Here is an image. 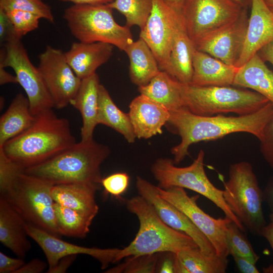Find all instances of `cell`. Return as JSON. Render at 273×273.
<instances>
[{
	"instance_id": "obj_1",
	"label": "cell",
	"mask_w": 273,
	"mask_h": 273,
	"mask_svg": "<svg viewBox=\"0 0 273 273\" xmlns=\"http://www.w3.org/2000/svg\"><path fill=\"white\" fill-rule=\"evenodd\" d=\"M170 113L168 123L175 128L181 138L180 143L171 150L176 164L189 155L190 147L199 142L212 141L237 132L252 134L260 141L273 116V104L269 102L254 113L238 116H201L185 107Z\"/></svg>"
},
{
	"instance_id": "obj_2",
	"label": "cell",
	"mask_w": 273,
	"mask_h": 273,
	"mask_svg": "<svg viewBox=\"0 0 273 273\" xmlns=\"http://www.w3.org/2000/svg\"><path fill=\"white\" fill-rule=\"evenodd\" d=\"M68 120L52 109L35 116L33 124L0 147L24 169L41 163L76 143Z\"/></svg>"
},
{
	"instance_id": "obj_3",
	"label": "cell",
	"mask_w": 273,
	"mask_h": 273,
	"mask_svg": "<svg viewBox=\"0 0 273 273\" xmlns=\"http://www.w3.org/2000/svg\"><path fill=\"white\" fill-rule=\"evenodd\" d=\"M108 146L93 140L76 143L24 172L53 185L87 183L101 185V166L109 155Z\"/></svg>"
},
{
	"instance_id": "obj_4",
	"label": "cell",
	"mask_w": 273,
	"mask_h": 273,
	"mask_svg": "<svg viewBox=\"0 0 273 273\" xmlns=\"http://www.w3.org/2000/svg\"><path fill=\"white\" fill-rule=\"evenodd\" d=\"M126 206L129 212L137 216L139 229L130 243L120 249L115 262L131 256L166 251L177 253L186 248L198 247L188 235L167 225L153 206L141 196L127 200Z\"/></svg>"
},
{
	"instance_id": "obj_5",
	"label": "cell",
	"mask_w": 273,
	"mask_h": 273,
	"mask_svg": "<svg viewBox=\"0 0 273 273\" xmlns=\"http://www.w3.org/2000/svg\"><path fill=\"white\" fill-rule=\"evenodd\" d=\"M183 107L201 116L254 113L269 102L251 90L231 86H197L181 83Z\"/></svg>"
},
{
	"instance_id": "obj_6",
	"label": "cell",
	"mask_w": 273,
	"mask_h": 273,
	"mask_svg": "<svg viewBox=\"0 0 273 273\" xmlns=\"http://www.w3.org/2000/svg\"><path fill=\"white\" fill-rule=\"evenodd\" d=\"M53 185L48 181L23 172L1 197L27 223L61 238L55 213V202L51 195Z\"/></svg>"
},
{
	"instance_id": "obj_7",
	"label": "cell",
	"mask_w": 273,
	"mask_h": 273,
	"mask_svg": "<svg viewBox=\"0 0 273 273\" xmlns=\"http://www.w3.org/2000/svg\"><path fill=\"white\" fill-rule=\"evenodd\" d=\"M107 5H75L67 8L63 18L72 35L83 43L102 42L125 51L133 42L130 28L115 20Z\"/></svg>"
},
{
	"instance_id": "obj_8",
	"label": "cell",
	"mask_w": 273,
	"mask_h": 273,
	"mask_svg": "<svg viewBox=\"0 0 273 273\" xmlns=\"http://www.w3.org/2000/svg\"><path fill=\"white\" fill-rule=\"evenodd\" d=\"M222 182L223 197L232 211L246 229L261 236L266 224L263 195L251 163L241 161L231 165L229 179Z\"/></svg>"
},
{
	"instance_id": "obj_9",
	"label": "cell",
	"mask_w": 273,
	"mask_h": 273,
	"mask_svg": "<svg viewBox=\"0 0 273 273\" xmlns=\"http://www.w3.org/2000/svg\"><path fill=\"white\" fill-rule=\"evenodd\" d=\"M205 153L200 150L190 165L180 167L173 160L165 158L157 159L151 171L158 186L162 189L177 187L193 191L206 197L230 218L244 232L246 228L232 211L223 197V191L216 188L209 179L204 167Z\"/></svg>"
},
{
	"instance_id": "obj_10",
	"label": "cell",
	"mask_w": 273,
	"mask_h": 273,
	"mask_svg": "<svg viewBox=\"0 0 273 273\" xmlns=\"http://www.w3.org/2000/svg\"><path fill=\"white\" fill-rule=\"evenodd\" d=\"M0 65L14 71L18 83L26 94L33 116L54 108L43 78L37 67L30 60L20 39L15 38L5 43L4 48L1 50Z\"/></svg>"
},
{
	"instance_id": "obj_11",
	"label": "cell",
	"mask_w": 273,
	"mask_h": 273,
	"mask_svg": "<svg viewBox=\"0 0 273 273\" xmlns=\"http://www.w3.org/2000/svg\"><path fill=\"white\" fill-rule=\"evenodd\" d=\"M244 9L234 0H185L181 14L185 30L195 46L235 21Z\"/></svg>"
},
{
	"instance_id": "obj_12",
	"label": "cell",
	"mask_w": 273,
	"mask_h": 273,
	"mask_svg": "<svg viewBox=\"0 0 273 273\" xmlns=\"http://www.w3.org/2000/svg\"><path fill=\"white\" fill-rule=\"evenodd\" d=\"M182 22L181 11L170 7L162 0H153L151 13L140 33V37L152 51L161 71L169 75L174 36Z\"/></svg>"
},
{
	"instance_id": "obj_13",
	"label": "cell",
	"mask_w": 273,
	"mask_h": 273,
	"mask_svg": "<svg viewBox=\"0 0 273 273\" xmlns=\"http://www.w3.org/2000/svg\"><path fill=\"white\" fill-rule=\"evenodd\" d=\"M159 195L183 212L208 239L214 247L217 256L227 259L229 255L226 239L228 224L232 221L225 216L215 218L205 212L197 204L198 195L190 197L185 189L173 187L162 189L157 186Z\"/></svg>"
},
{
	"instance_id": "obj_14",
	"label": "cell",
	"mask_w": 273,
	"mask_h": 273,
	"mask_svg": "<svg viewBox=\"0 0 273 273\" xmlns=\"http://www.w3.org/2000/svg\"><path fill=\"white\" fill-rule=\"evenodd\" d=\"M37 68L51 96L54 108L62 109L70 104L81 79L67 62L64 53L47 46L39 56Z\"/></svg>"
},
{
	"instance_id": "obj_15",
	"label": "cell",
	"mask_w": 273,
	"mask_h": 273,
	"mask_svg": "<svg viewBox=\"0 0 273 273\" xmlns=\"http://www.w3.org/2000/svg\"><path fill=\"white\" fill-rule=\"evenodd\" d=\"M136 188L139 195L153 206L160 218L167 225L190 237L205 255L217 256L214 247L206 236L183 212L160 196L156 186L137 176Z\"/></svg>"
},
{
	"instance_id": "obj_16",
	"label": "cell",
	"mask_w": 273,
	"mask_h": 273,
	"mask_svg": "<svg viewBox=\"0 0 273 273\" xmlns=\"http://www.w3.org/2000/svg\"><path fill=\"white\" fill-rule=\"evenodd\" d=\"M25 229L28 237L40 246L47 259L48 270L53 269L63 257L72 255L85 254L97 259L101 268H106L111 263H115L120 249L86 247L64 241L43 230L26 222Z\"/></svg>"
},
{
	"instance_id": "obj_17",
	"label": "cell",
	"mask_w": 273,
	"mask_h": 273,
	"mask_svg": "<svg viewBox=\"0 0 273 273\" xmlns=\"http://www.w3.org/2000/svg\"><path fill=\"white\" fill-rule=\"evenodd\" d=\"M248 19L247 9H244L235 21L196 43V49L235 66L244 46Z\"/></svg>"
},
{
	"instance_id": "obj_18",
	"label": "cell",
	"mask_w": 273,
	"mask_h": 273,
	"mask_svg": "<svg viewBox=\"0 0 273 273\" xmlns=\"http://www.w3.org/2000/svg\"><path fill=\"white\" fill-rule=\"evenodd\" d=\"M244 46L235 66L240 67L273 40V12L264 0H252Z\"/></svg>"
},
{
	"instance_id": "obj_19",
	"label": "cell",
	"mask_w": 273,
	"mask_h": 273,
	"mask_svg": "<svg viewBox=\"0 0 273 273\" xmlns=\"http://www.w3.org/2000/svg\"><path fill=\"white\" fill-rule=\"evenodd\" d=\"M128 112L136 138L148 139L162 133L170 113L164 106L148 97L140 94L129 106Z\"/></svg>"
},
{
	"instance_id": "obj_20",
	"label": "cell",
	"mask_w": 273,
	"mask_h": 273,
	"mask_svg": "<svg viewBox=\"0 0 273 273\" xmlns=\"http://www.w3.org/2000/svg\"><path fill=\"white\" fill-rule=\"evenodd\" d=\"M114 46L105 42L72 43L65 52L66 60L76 75L81 79L96 73L112 55Z\"/></svg>"
},
{
	"instance_id": "obj_21",
	"label": "cell",
	"mask_w": 273,
	"mask_h": 273,
	"mask_svg": "<svg viewBox=\"0 0 273 273\" xmlns=\"http://www.w3.org/2000/svg\"><path fill=\"white\" fill-rule=\"evenodd\" d=\"M238 68L195 49L192 77L189 84L197 86L233 85Z\"/></svg>"
},
{
	"instance_id": "obj_22",
	"label": "cell",
	"mask_w": 273,
	"mask_h": 273,
	"mask_svg": "<svg viewBox=\"0 0 273 273\" xmlns=\"http://www.w3.org/2000/svg\"><path fill=\"white\" fill-rule=\"evenodd\" d=\"M101 83L95 73L81 79L79 89L70 104L80 113L82 124L81 141L93 140L94 130L98 122L99 89Z\"/></svg>"
},
{
	"instance_id": "obj_23",
	"label": "cell",
	"mask_w": 273,
	"mask_h": 273,
	"mask_svg": "<svg viewBox=\"0 0 273 273\" xmlns=\"http://www.w3.org/2000/svg\"><path fill=\"white\" fill-rule=\"evenodd\" d=\"M100 185L87 183L54 185L51 195L55 202L95 218L99 207L95 194Z\"/></svg>"
},
{
	"instance_id": "obj_24",
	"label": "cell",
	"mask_w": 273,
	"mask_h": 273,
	"mask_svg": "<svg viewBox=\"0 0 273 273\" xmlns=\"http://www.w3.org/2000/svg\"><path fill=\"white\" fill-rule=\"evenodd\" d=\"M26 222L2 197H0V241L18 257L24 258L31 245Z\"/></svg>"
},
{
	"instance_id": "obj_25",
	"label": "cell",
	"mask_w": 273,
	"mask_h": 273,
	"mask_svg": "<svg viewBox=\"0 0 273 273\" xmlns=\"http://www.w3.org/2000/svg\"><path fill=\"white\" fill-rule=\"evenodd\" d=\"M258 55L239 67L233 86L250 88L273 104V72Z\"/></svg>"
},
{
	"instance_id": "obj_26",
	"label": "cell",
	"mask_w": 273,
	"mask_h": 273,
	"mask_svg": "<svg viewBox=\"0 0 273 273\" xmlns=\"http://www.w3.org/2000/svg\"><path fill=\"white\" fill-rule=\"evenodd\" d=\"M124 52L129 60L130 79L138 87L148 84L161 71L155 57L142 38L133 41Z\"/></svg>"
},
{
	"instance_id": "obj_27",
	"label": "cell",
	"mask_w": 273,
	"mask_h": 273,
	"mask_svg": "<svg viewBox=\"0 0 273 273\" xmlns=\"http://www.w3.org/2000/svg\"><path fill=\"white\" fill-rule=\"evenodd\" d=\"M35 120L27 97L17 94L0 118V147L28 129Z\"/></svg>"
},
{
	"instance_id": "obj_28",
	"label": "cell",
	"mask_w": 273,
	"mask_h": 273,
	"mask_svg": "<svg viewBox=\"0 0 273 273\" xmlns=\"http://www.w3.org/2000/svg\"><path fill=\"white\" fill-rule=\"evenodd\" d=\"M195 49L182 22L174 36L170 57V75L183 84L191 83L193 57Z\"/></svg>"
},
{
	"instance_id": "obj_29",
	"label": "cell",
	"mask_w": 273,
	"mask_h": 273,
	"mask_svg": "<svg viewBox=\"0 0 273 273\" xmlns=\"http://www.w3.org/2000/svg\"><path fill=\"white\" fill-rule=\"evenodd\" d=\"M138 90L169 111L184 107L181 83L165 71H161L148 84L139 87Z\"/></svg>"
},
{
	"instance_id": "obj_30",
	"label": "cell",
	"mask_w": 273,
	"mask_h": 273,
	"mask_svg": "<svg viewBox=\"0 0 273 273\" xmlns=\"http://www.w3.org/2000/svg\"><path fill=\"white\" fill-rule=\"evenodd\" d=\"M98 122L122 134L128 143L135 142L136 138L128 113L123 112L117 106L107 89L101 84L99 89Z\"/></svg>"
},
{
	"instance_id": "obj_31",
	"label": "cell",
	"mask_w": 273,
	"mask_h": 273,
	"mask_svg": "<svg viewBox=\"0 0 273 273\" xmlns=\"http://www.w3.org/2000/svg\"><path fill=\"white\" fill-rule=\"evenodd\" d=\"M177 257L179 273H224L228 263V259L205 255L198 247L183 249Z\"/></svg>"
},
{
	"instance_id": "obj_32",
	"label": "cell",
	"mask_w": 273,
	"mask_h": 273,
	"mask_svg": "<svg viewBox=\"0 0 273 273\" xmlns=\"http://www.w3.org/2000/svg\"><path fill=\"white\" fill-rule=\"evenodd\" d=\"M57 224L61 236L85 238L94 219L79 211L54 203Z\"/></svg>"
},
{
	"instance_id": "obj_33",
	"label": "cell",
	"mask_w": 273,
	"mask_h": 273,
	"mask_svg": "<svg viewBox=\"0 0 273 273\" xmlns=\"http://www.w3.org/2000/svg\"><path fill=\"white\" fill-rule=\"evenodd\" d=\"M107 5L125 17L126 26L136 25L141 30L151 13L153 0H114Z\"/></svg>"
},
{
	"instance_id": "obj_34",
	"label": "cell",
	"mask_w": 273,
	"mask_h": 273,
	"mask_svg": "<svg viewBox=\"0 0 273 273\" xmlns=\"http://www.w3.org/2000/svg\"><path fill=\"white\" fill-rule=\"evenodd\" d=\"M159 253L127 257L123 262L105 271L107 273H154Z\"/></svg>"
},
{
	"instance_id": "obj_35",
	"label": "cell",
	"mask_w": 273,
	"mask_h": 273,
	"mask_svg": "<svg viewBox=\"0 0 273 273\" xmlns=\"http://www.w3.org/2000/svg\"><path fill=\"white\" fill-rule=\"evenodd\" d=\"M234 222L228 225L226 239L229 250H233L256 263L259 256L255 253L246 235Z\"/></svg>"
},
{
	"instance_id": "obj_36",
	"label": "cell",
	"mask_w": 273,
	"mask_h": 273,
	"mask_svg": "<svg viewBox=\"0 0 273 273\" xmlns=\"http://www.w3.org/2000/svg\"><path fill=\"white\" fill-rule=\"evenodd\" d=\"M0 9L4 11L17 10L29 12L51 23L55 22L50 7L42 0H0Z\"/></svg>"
},
{
	"instance_id": "obj_37",
	"label": "cell",
	"mask_w": 273,
	"mask_h": 273,
	"mask_svg": "<svg viewBox=\"0 0 273 273\" xmlns=\"http://www.w3.org/2000/svg\"><path fill=\"white\" fill-rule=\"evenodd\" d=\"M4 11L12 24L15 35L19 39L38 27L41 18L36 14L17 10Z\"/></svg>"
},
{
	"instance_id": "obj_38",
	"label": "cell",
	"mask_w": 273,
	"mask_h": 273,
	"mask_svg": "<svg viewBox=\"0 0 273 273\" xmlns=\"http://www.w3.org/2000/svg\"><path fill=\"white\" fill-rule=\"evenodd\" d=\"M24 169L9 158L0 148V193L4 194Z\"/></svg>"
},
{
	"instance_id": "obj_39",
	"label": "cell",
	"mask_w": 273,
	"mask_h": 273,
	"mask_svg": "<svg viewBox=\"0 0 273 273\" xmlns=\"http://www.w3.org/2000/svg\"><path fill=\"white\" fill-rule=\"evenodd\" d=\"M129 183V176L125 172L113 173L102 178L101 185L105 192L111 196L120 198L127 189Z\"/></svg>"
},
{
	"instance_id": "obj_40",
	"label": "cell",
	"mask_w": 273,
	"mask_h": 273,
	"mask_svg": "<svg viewBox=\"0 0 273 273\" xmlns=\"http://www.w3.org/2000/svg\"><path fill=\"white\" fill-rule=\"evenodd\" d=\"M259 141L261 153L273 169V116L266 124L262 138Z\"/></svg>"
},
{
	"instance_id": "obj_41",
	"label": "cell",
	"mask_w": 273,
	"mask_h": 273,
	"mask_svg": "<svg viewBox=\"0 0 273 273\" xmlns=\"http://www.w3.org/2000/svg\"><path fill=\"white\" fill-rule=\"evenodd\" d=\"M156 272L179 273L177 253L169 251L159 253Z\"/></svg>"
},
{
	"instance_id": "obj_42",
	"label": "cell",
	"mask_w": 273,
	"mask_h": 273,
	"mask_svg": "<svg viewBox=\"0 0 273 273\" xmlns=\"http://www.w3.org/2000/svg\"><path fill=\"white\" fill-rule=\"evenodd\" d=\"M24 264L23 258H12L0 252V273H15Z\"/></svg>"
},
{
	"instance_id": "obj_43",
	"label": "cell",
	"mask_w": 273,
	"mask_h": 273,
	"mask_svg": "<svg viewBox=\"0 0 273 273\" xmlns=\"http://www.w3.org/2000/svg\"><path fill=\"white\" fill-rule=\"evenodd\" d=\"M15 38H18L15 35L12 24L5 12L3 10L0 9L1 42H6Z\"/></svg>"
},
{
	"instance_id": "obj_44",
	"label": "cell",
	"mask_w": 273,
	"mask_h": 273,
	"mask_svg": "<svg viewBox=\"0 0 273 273\" xmlns=\"http://www.w3.org/2000/svg\"><path fill=\"white\" fill-rule=\"evenodd\" d=\"M231 255L239 269L242 273H259L256 263L249 259L241 256L233 250H229Z\"/></svg>"
},
{
	"instance_id": "obj_45",
	"label": "cell",
	"mask_w": 273,
	"mask_h": 273,
	"mask_svg": "<svg viewBox=\"0 0 273 273\" xmlns=\"http://www.w3.org/2000/svg\"><path fill=\"white\" fill-rule=\"evenodd\" d=\"M46 262L39 258H33L22 266L15 273H41L48 267Z\"/></svg>"
},
{
	"instance_id": "obj_46",
	"label": "cell",
	"mask_w": 273,
	"mask_h": 273,
	"mask_svg": "<svg viewBox=\"0 0 273 273\" xmlns=\"http://www.w3.org/2000/svg\"><path fill=\"white\" fill-rule=\"evenodd\" d=\"M269 219L270 222L263 228L261 236L266 239L273 250V213L269 214ZM263 272L273 273V264L268 267H264Z\"/></svg>"
},
{
	"instance_id": "obj_47",
	"label": "cell",
	"mask_w": 273,
	"mask_h": 273,
	"mask_svg": "<svg viewBox=\"0 0 273 273\" xmlns=\"http://www.w3.org/2000/svg\"><path fill=\"white\" fill-rule=\"evenodd\" d=\"M76 255H72L62 258L57 265L51 270L47 271L48 273H64L69 268L75 261Z\"/></svg>"
},
{
	"instance_id": "obj_48",
	"label": "cell",
	"mask_w": 273,
	"mask_h": 273,
	"mask_svg": "<svg viewBox=\"0 0 273 273\" xmlns=\"http://www.w3.org/2000/svg\"><path fill=\"white\" fill-rule=\"evenodd\" d=\"M264 62L273 66V40L263 47L257 53Z\"/></svg>"
},
{
	"instance_id": "obj_49",
	"label": "cell",
	"mask_w": 273,
	"mask_h": 273,
	"mask_svg": "<svg viewBox=\"0 0 273 273\" xmlns=\"http://www.w3.org/2000/svg\"><path fill=\"white\" fill-rule=\"evenodd\" d=\"M264 201L267 204L271 213H273V178L267 183L263 191Z\"/></svg>"
},
{
	"instance_id": "obj_50",
	"label": "cell",
	"mask_w": 273,
	"mask_h": 273,
	"mask_svg": "<svg viewBox=\"0 0 273 273\" xmlns=\"http://www.w3.org/2000/svg\"><path fill=\"white\" fill-rule=\"evenodd\" d=\"M5 67L0 65V84L4 85L8 83H18L16 75H13L6 71Z\"/></svg>"
},
{
	"instance_id": "obj_51",
	"label": "cell",
	"mask_w": 273,
	"mask_h": 273,
	"mask_svg": "<svg viewBox=\"0 0 273 273\" xmlns=\"http://www.w3.org/2000/svg\"><path fill=\"white\" fill-rule=\"evenodd\" d=\"M63 2H70L75 5H107L114 0H57Z\"/></svg>"
},
{
	"instance_id": "obj_52",
	"label": "cell",
	"mask_w": 273,
	"mask_h": 273,
	"mask_svg": "<svg viewBox=\"0 0 273 273\" xmlns=\"http://www.w3.org/2000/svg\"><path fill=\"white\" fill-rule=\"evenodd\" d=\"M170 7L181 11V9L185 0H162Z\"/></svg>"
},
{
	"instance_id": "obj_53",
	"label": "cell",
	"mask_w": 273,
	"mask_h": 273,
	"mask_svg": "<svg viewBox=\"0 0 273 273\" xmlns=\"http://www.w3.org/2000/svg\"><path fill=\"white\" fill-rule=\"evenodd\" d=\"M236 2L241 5L243 8L248 9L250 7L252 0H234Z\"/></svg>"
},
{
	"instance_id": "obj_54",
	"label": "cell",
	"mask_w": 273,
	"mask_h": 273,
	"mask_svg": "<svg viewBox=\"0 0 273 273\" xmlns=\"http://www.w3.org/2000/svg\"><path fill=\"white\" fill-rule=\"evenodd\" d=\"M267 6L270 9H273V0H264Z\"/></svg>"
},
{
	"instance_id": "obj_55",
	"label": "cell",
	"mask_w": 273,
	"mask_h": 273,
	"mask_svg": "<svg viewBox=\"0 0 273 273\" xmlns=\"http://www.w3.org/2000/svg\"><path fill=\"white\" fill-rule=\"evenodd\" d=\"M271 11L273 12V9H271Z\"/></svg>"
}]
</instances>
